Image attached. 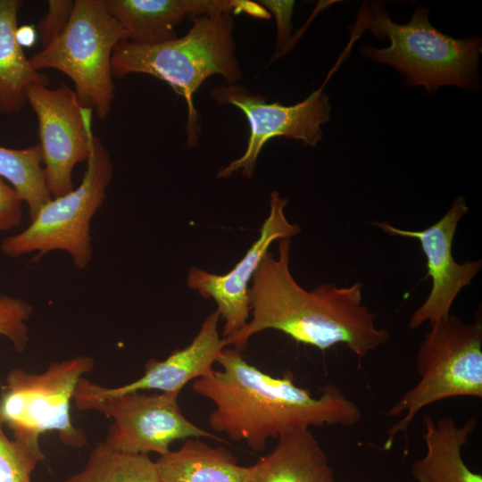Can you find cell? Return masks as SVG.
Instances as JSON below:
<instances>
[{
	"label": "cell",
	"instance_id": "cell-2",
	"mask_svg": "<svg viewBox=\"0 0 482 482\" xmlns=\"http://www.w3.org/2000/svg\"><path fill=\"white\" fill-rule=\"evenodd\" d=\"M291 238L280 239L278 256L267 252L249 288L251 319L226 345L242 353L253 335L280 331L321 351L344 344L359 359L386 344L389 331L376 326L377 313L362 305V284L339 287L322 283L303 288L289 269Z\"/></svg>",
	"mask_w": 482,
	"mask_h": 482
},
{
	"label": "cell",
	"instance_id": "cell-12",
	"mask_svg": "<svg viewBox=\"0 0 482 482\" xmlns=\"http://www.w3.org/2000/svg\"><path fill=\"white\" fill-rule=\"evenodd\" d=\"M468 212L465 198L458 196L439 220L422 230L398 229L387 221L374 223L391 236L417 238L427 258V276L432 279V287L424 303L411 314L408 325L411 329L446 319L459 293L471 284L482 268L481 260L459 263L453 255L458 224Z\"/></svg>",
	"mask_w": 482,
	"mask_h": 482
},
{
	"label": "cell",
	"instance_id": "cell-8",
	"mask_svg": "<svg viewBox=\"0 0 482 482\" xmlns=\"http://www.w3.org/2000/svg\"><path fill=\"white\" fill-rule=\"evenodd\" d=\"M94 366L90 356L77 355L51 362L39 374L21 368L11 370L3 387L0 409L13 439L42 459L45 455L39 438L46 431H55L67 446H84L86 435L72 424L70 408L79 381Z\"/></svg>",
	"mask_w": 482,
	"mask_h": 482
},
{
	"label": "cell",
	"instance_id": "cell-17",
	"mask_svg": "<svg viewBox=\"0 0 482 482\" xmlns=\"http://www.w3.org/2000/svg\"><path fill=\"white\" fill-rule=\"evenodd\" d=\"M277 439L273 450L251 466L248 482H337L326 453L309 428Z\"/></svg>",
	"mask_w": 482,
	"mask_h": 482
},
{
	"label": "cell",
	"instance_id": "cell-5",
	"mask_svg": "<svg viewBox=\"0 0 482 482\" xmlns=\"http://www.w3.org/2000/svg\"><path fill=\"white\" fill-rule=\"evenodd\" d=\"M419 380L389 408L387 416L402 418L388 430L384 449L398 433L405 434L425 407L453 397L482 398V320L472 323L450 314L425 333L415 360Z\"/></svg>",
	"mask_w": 482,
	"mask_h": 482
},
{
	"label": "cell",
	"instance_id": "cell-25",
	"mask_svg": "<svg viewBox=\"0 0 482 482\" xmlns=\"http://www.w3.org/2000/svg\"><path fill=\"white\" fill-rule=\"evenodd\" d=\"M257 3L267 11H270L276 19L277 40L273 60L285 53L289 47L291 42V19L295 1L260 0Z\"/></svg>",
	"mask_w": 482,
	"mask_h": 482
},
{
	"label": "cell",
	"instance_id": "cell-21",
	"mask_svg": "<svg viewBox=\"0 0 482 482\" xmlns=\"http://www.w3.org/2000/svg\"><path fill=\"white\" fill-rule=\"evenodd\" d=\"M0 177L20 193L30 220L52 196L47 189L39 145L24 149L0 146Z\"/></svg>",
	"mask_w": 482,
	"mask_h": 482
},
{
	"label": "cell",
	"instance_id": "cell-16",
	"mask_svg": "<svg viewBox=\"0 0 482 482\" xmlns=\"http://www.w3.org/2000/svg\"><path fill=\"white\" fill-rule=\"evenodd\" d=\"M426 452L416 460L411 473L416 482H482V476L465 463L462 447L469 443L478 420L475 417L457 425L449 417L435 420L424 416Z\"/></svg>",
	"mask_w": 482,
	"mask_h": 482
},
{
	"label": "cell",
	"instance_id": "cell-27",
	"mask_svg": "<svg viewBox=\"0 0 482 482\" xmlns=\"http://www.w3.org/2000/svg\"><path fill=\"white\" fill-rule=\"evenodd\" d=\"M15 38L21 47H30L36 41V31L30 25L18 27Z\"/></svg>",
	"mask_w": 482,
	"mask_h": 482
},
{
	"label": "cell",
	"instance_id": "cell-24",
	"mask_svg": "<svg viewBox=\"0 0 482 482\" xmlns=\"http://www.w3.org/2000/svg\"><path fill=\"white\" fill-rule=\"evenodd\" d=\"M48 9L38 23L42 48L54 40L66 27L74 6L72 0H49Z\"/></svg>",
	"mask_w": 482,
	"mask_h": 482
},
{
	"label": "cell",
	"instance_id": "cell-6",
	"mask_svg": "<svg viewBox=\"0 0 482 482\" xmlns=\"http://www.w3.org/2000/svg\"><path fill=\"white\" fill-rule=\"evenodd\" d=\"M125 40L104 0H76L62 32L29 61L37 71L54 69L69 77L81 104L95 109L103 120L114 96L112 53Z\"/></svg>",
	"mask_w": 482,
	"mask_h": 482
},
{
	"label": "cell",
	"instance_id": "cell-22",
	"mask_svg": "<svg viewBox=\"0 0 482 482\" xmlns=\"http://www.w3.org/2000/svg\"><path fill=\"white\" fill-rule=\"evenodd\" d=\"M4 424L0 409V482H31V475L43 459L27 445L10 439Z\"/></svg>",
	"mask_w": 482,
	"mask_h": 482
},
{
	"label": "cell",
	"instance_id": "cell-20",
	"mask_svg": "<svg viewBox=\"0 0 482 482\" xmlns=\"http://www.w3.org/2000/svg\"><path fill=\"white\" fill-rule=\"evenodd\" d=\"M65 482H161L157 467L147 454L113 450L98 442L83 470Z\"/></svg>",
	"mask_w": 482,
	"mask_h": 482
},
{
	"label": "cell",
	"instance_id": "cell-10",
	"mask_svg": "<svg viewBox=\"0 0 482 482\" xmlns=\"http://www.w3.org/2000/svg\"><path fill=\"white\" fill-rule=\"evenodd\" d=\"M211 95L220 104H232L240 109L250 127L245 153L221 168L218 178H228L239 170L245 177L251 178L262 147L276 137L301 140L303 145L315 146L323 136L320 126L330 117L328 96L322 88L289 106L267 103L263 96L237 84L217 86L212 88Z\"/></svg>",
	"mask_w": 482,
	"mask_h": 482
},
{
	"label": "cell",
	"instance_id": "cell-7",
	"mask_svg": "<svg viewBox=\"0 0 482 482\" xmlns=\"http://www.w3.org/2000/svg\"><path fill=\"white\" fill-rule=\"evenodd\" d=\"M112 171L109 152L94 137L79 187L51 199L24 230L3 240L1 252L14 258L34 253L38 261L50 252L63 251L76 268L86 269L93 256L91 220L104 202Z\"/></svg>",
	"mask_w": 482,
	"mask_h": 482
},
{
	"label": "cell",
	"instance_id": "cell-11",
	"mask_svg": "<svg viewBox=\"0 0 482 482\" xmlns=\"http://www.w3.org/2000/svg\"><path fill=\"white\" fill-rule=\"evenodd\" d=\"M28 104L34 110L47 189L59 197L71 191L75 166L87 162L94 137L92 108L83 106L74 90L54 89L37 83L28 90Z\"/></svg>",
	"mask_w": 482,
	"mask_h": 482
},
{
	"label": "cell",
	"instance_id": "cell-23",
	"mask_svg": "<svg viewBox=\"0 0 482 482\" xmlns=\"http://www.w3.org/2000/svg\"><path fill=\"white\" fill-rule=\"evenodd\" d=\"M32 312V305L23 299L0 295V335L5 337L18 353L24 352L28 346L27 321Z\"/></svg>",
	"mask_w": 482,
	"mask_h": 482
},
{
	"label": "cell",
	"instance_id": "cell-13",
	"mask_svg": "<svg viewBox=\"0 0 482 482\" xmlns=\"http://www.w3.org/2000/svg\"><path fill=\"white\" fill-rule=\"evenodd\" d=\"M287 203L288 198L282 197L278 192L270 194V212L262 225L259 237L230 271L217 275L196 267L188 271V287L203 298L216 303V311L224 320L223 338L234 336L248 322L249 283L270 245L301 232L298 224L291 223L286 216Z\"/></svg>",
	"mask_w": 482,
	"mask_h": 482
},
{
	"label": "cell",
	"instance_id": "cell-18",
	"mask_svg": "<svg viewBox=\"0 0 482 482\" xmlns=\"http://www.w3.org/2000/svg\"><path fill=\"white\" fill-rule=\"evenodd\" d=\"M161 482H248L251 466L238 464L224 447H212L200 438H188L177 451L155 461Z\"/></svg>",
	"mask_w": 482,
	"mask_h": 482
},
{
	"label": "cell",
	"instance_id": "cell-15",
	"mask_svg": "<svg viewBox=\"0 0 482 482\" xmlns=\"http://www.w3.org/2000/svg\"><path fill=\"white\" fill-rule=\"evenodd\" d=\"M220 319L219 312L214 311L204 320L188 345L174 350L162 361L149 360L142 377L120 386L107 387L108 390L113 394L145 391L180 393L190 381L211 373L219 355L227 347L218 332Z\"/></svg>",
	"mask_w": 482,
	"mask_h": 482
},
{
	"label": "cell",
	"instance_id": "cell-3",
	"mask_svg": "<svg viewBox=\"0 0 482 482\" xmlns=\"http://www.w3.org/2000/svg\"><path fill=\"white\" fill-rule=\"evenodd\" d=\"M230 12H216L196 16L182 37L156 45L120 42L112 56V76L124 78L131 73L155 77L170 86L187 104V139L194 147L199 139L200 125L193 96L210 76L220 75L235 84L243 74L235 54L232 36L234 19Z\"/></svg>",
	"mask_w": 482,
	"mask_h": 482
},
{
	"label": "cell",
	"instance_id": "cell-14",
	"mask_svg": "<svg viewBox=\"0 0 482 482\" xmlns=\"http://www.w3.org/2000/svg\"><path fill=\"white\" fill-rule=\"evenodd\" d=\"M104 3L127 40L139 45L176 39L174 29L186 18L216 12H244L258 19H270L264 7L248 0H104Z\"/></svg>",
	"mask_w": 482,
	"mask_h": 482
},
{
	"label": "cell",
	"instance_id": "cell-9",
	"mask_svg": "<svg viewBox=\"0 0 482 482\" xmlns=\"http://www.w3.org/2000/svg\"><path fill=\"white\" fill-rule=\"evenodd\" d=\"M179 395L162 392L113 394L83 377L72 400L79 411H97L113 420L104 443L119 452L162 455L177 440L208 437L224 441L187 419Z\"/></svg>",
	"mask_w": 482,
	"mask_h": 482
},
{
	"label": "cell",
	"instance_id": "cell-1",
	"mask_svg": "<svg viewBox=\"0 0 482 482\" xmlns=\"http://www.w3.org/2000/svg\"><path fill=\"white\" fill-rule=\"evenodd\" d=\"M220 366L193 381L194 392L213 403L208 417L212 430L254 452L265 450L270 438L310 427L359 422V406L337 386L327 384L319 396L296 386L291 372L272 377L247 362L234 348H224Z\"/></svg>",
	"mask_w": 482,
	"mask_h": 482
},
{
	"label": "cell",
	"instance_id": "cell-26",
	"mask_svg": "<svg viewBox=\"0 0 482 482\" xmlns=\"http://www.w3.org/2000/svg\"><path fill=\"white\" fill-rule=\"evenodd\" d=\"M23 202L20 193L0 177V231L12 229L21 224Z\"/></svg>",
	"mask_w": 482,
	"mask_h": 482
},
{
	"label": "cell",
	"instance_id": "cell-19",
	"mask_svg": "<svg viewBox=\"0 0 482 482\" xmlns=\"http://www.w3.org/2000/svg\"><path fill=\"white\" fill-rule=\"evenodd\" d=\"M20 0H0V113H19L28 104L30 86L49 85L47 76L35 71L15 38Z\"/></svg>",
	"mask_w": 482,
	"mask_h": 482
},
{
	"label": "cell",
	"instance_id": "cell-4",
	"mask_svg": "<svg viewBox=\"0 0 482 482\" xmlns=\"http://www.w3.org/2000/svg\"><path fill=\"white\" fill-rule=\"evenodd\" d=\"M428 12L419 7L408 23L397 24L382 4L373 3L370 10H361L353 37L363 29H370L381 39L388 37V47L363 46L362 54L394 66L407 77L410 87L423 86L428 93L444 85L477 88L481 40L456 39L441 33L428 21Z\"/></svg>",
	"mask_w": 482,
	"mask_h": 482
}]
</instances>
